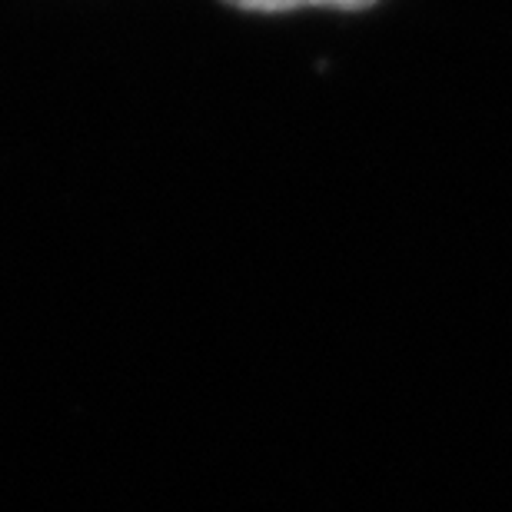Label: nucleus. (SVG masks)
I'll return each instance as SVG.
<instances>
[{"instance_id":"f257e3e1","label":"nucleus","mask_w":512,"mask_h":512,"mask_svg":"<svg viewBox=\"0 0 512 512\" xmlns=\"http://www.w3.org/2000/svg\"><path fill=\"white\" fill-rule=\"evenodd\" d=\"M223 4L250 10V14H286V10L300 7H336V10H366L376 0H223Z\"/></svg>"}]
</instances>
